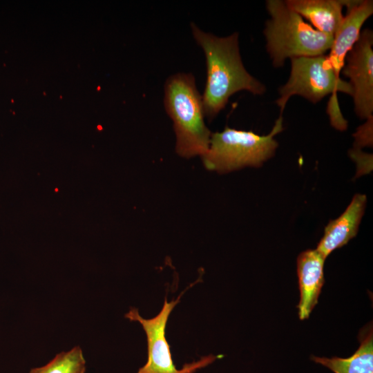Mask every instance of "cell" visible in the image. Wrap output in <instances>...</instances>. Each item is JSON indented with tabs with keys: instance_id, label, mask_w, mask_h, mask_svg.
Masks as SVG:
<instances>
[{
	"instance_id": "obj_12",
	"label": "cell",
	"mask_w": 373,
	"mask_h": 373,
	"mask_svg": "<svg viewBox=\"0 0 373 373\" xmlns=\"http://www.w3.org/2000/svg\"><path fill=\"white\" fill-rule=\"evenodd\" d=\"M86 360L79 346L57 354L45 365L30 370L29 373H85Z\"/></svg>"
},
{
	"instance_id": "obj_1",
	"label": "cell",
	"mask_w": 373,
	"mask_h": 373,
	"mask_svg": "<svg viewBox=\"0 0 373 373\" xmlns=\"http://www.w3.org/2000/svg\"><path fill=\"white\" fill-rule=\"evenodd\" d=\"M194 39L202 48L207 66V81L202 101L204 116L213 119L234 93L247 90L262 95L265 86L247 72L239 50L238 33L218 37L191 23Z\"/></svg>"
},
{
	"instance_id": "obj_13",
	"label": "cell",
	"mask_w": 373,
	"mask_h": 373,
	"mask_svg": "<svg viewBox=\"0 0 373 373\" xmlns=\"http://www.w3.org/2000/svg\"><path fill=\"white\" fill-rule=\"evenodd\" d=\"M372 121L373 116L366 119V122L359 126L356 133L353 135L355 138L356 148L365 146H372Z\"/></svg>"
},
{
	"instance_id": "obj_6",
	"label": "cell",
	"mask_w": 373,
	"mask_h": 373,
	"mask_svg": "<svg viewBox=\"0 0 373 373\" xmlns=\"http://www.w3.org/2000/svg\"><path fill=\"white\" fill-rule=\"evenodd\" d=\"M183 293L177 299L170 302L165 298L162 309L152 318H144L135 307L131 308L125 314V317L130 321L139 322L146 335L147 362L137 373H195L220 357L211 354L197 361L185 363L181 370L176 368L171 356L170 345L166 338L165 329L169 316Z\"/></svg>"
},
{
	"instance_id": "obj_5",
	"label": "cell",
	"mask_w": 373,
	"mask_h": 373,
	"mask_svg": "<svg viewBox=\"0 0 373 373\" xmlns=\"http://www.w3.org/2000/svg\"><path fill=\"white\" fill-rule=\"evenodd\" d=\"M283 121L280 115L266 135L228 126L212 133L208 150L201 157L204 167L222 174L246 166H261L275 154L278 144L274 136L283 131Z\"/></svg>"
},
{
	"instance_id": "obj_7",
	"label": "cell",
	"mask_w": 373,
	"mask_h": 373,
	"mask_svg": "<svg viewBox=\"0 0 373 373\" xmlns=\"http://www.w3.org/2000/svg\"><path fill=\"white\" fill-rule=\"evenodd\" d=\"M373 32L365 29L348 52L341 73L350 79L354 112L366 119L373 112Z\"/></svg>"
},
{
	"instance_id": "obj_10",
	"label": "cell",
	"mask_w": 373,
	"mask_h": 373,
	"mask_svg": "<svg viewBox=\"0 0 373 373\" xmlns=\"http://www.w3.org/2000/svg\"><path fill=\"white\" fill-rule=\"evenodd\" d=\"M291 10L310 22L319 32L334 37L338 30L344 15L343 7L349 0H287Z\"/></svg>"
},
{
	"instance_id": "obj_4",
	"label": "cell",
	"mask_w": 373,
	"mask_h": 373,
	"mask_svg": "<svg viewBox=\"0 0 373 373\" xmlns=\"http://www.w3.org/2000/svg\"><path fill=\"white\" fill-rule=\"evenodd\" d=\"M290 60V76L279 88V97L276 101L280 110V115L293 95L301 96L316 104L331 94L326 108L330 124L338 131H345L348 122L340 109L337 93L341 92L352 96L349 82L336 79L327 55L298 57Z\"/></svg>"
},
{
	"instance_id": "obj_8",
	"label": "cell",
	"mask_w": 373,
	"mask_h": 373,
	"mask_svg": "<svg viewBox=\"0 0 373 373\" xmlns=\"http://www.w3.org/2000/svg\"><path fill=\"white\" fill-rule=\"evenodd\" d=\"M325 258L316 249H307L297 258V275L300 290L298 305L300 320L309 318L318 303L325 283L323 267Z\"/></svg>"
},
{
	"instance_id": "obj_3",
	"label": "cell",
	"mask_w": 373,
	"mask_h": 373,
	"mask_svg": "<svg viewBox=\"0 0 373 373\" xmlns=\"http://www.w3.org/2000/svg\"><path fill=\"white\" fill-rule=\"evenodd\" d=\"M266 8L270 17L263 32L274 67H282L287 59L325 55L329 50L334 37L314 28L285 1L267 0Z\"/></svg>"
},
{
	"instance_id": "obj_11",
	"label": "cell",
	"mask_w": 373,
	"mask_h": 373,
	"mask_svg": "<svg viewBox=\"0 0 373 373\" xmlns=\"http://www.w3.org/2000/svg\"><path fill=\"white\" fill-rule=\"evenodd\" d=\"M359 341L358 348L349 358L312 356L311 359L334 373H373V332L371 325L361 330Z\"/></svg>"
},
{
	"instance_id": "obj_9",
	"label": "cell",
	"mask_w": 373,
	"mask_h": 373,
	"mask_svg": "<svg viewBox=\"0 0 373 373\" xmlns=\"http://www.w3.org/2000/svg\"><path fill=\"white\" fill-rule=\"evenodd\" d=\"M366 202L365 194H355L345 211L337 218L331 220L325 227L324 234L316 249L324 258L356 236Z\"/></svg>"
},
{
	"instance_id": "obj_2",
	"label": "cell",
	"mask_w": 373,
	"mask_h": 373,
	"mask_svg": "<svg viewBox=\"0 0 373 373\" xmlns=\"http://www.w3.org/2000/svg\"><path fill=\"white\" fill-rule=\"evenodd\" d=\"M164 105L175 133V151L180 157H202L207 151L211 132L204 123L200 95L191 73H176L164 84Z\"/></svg>"
}]
</instances>
